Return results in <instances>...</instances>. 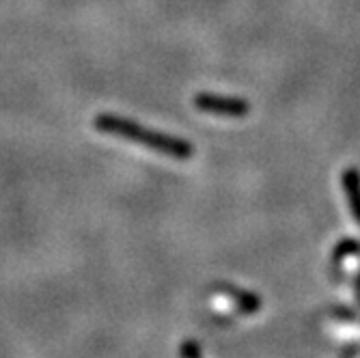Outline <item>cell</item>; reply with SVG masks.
I'll return each instance as SVG.
<instances>
[{"label":"cell","instance_id":"6da1fadb","mask_svg":"<svg viewBox=\"0 0 360 358\" xmlns=\"http://www.w3.org/2000/svg\"><path fill=\"white\" fill-rule=\"evenodd\" d=\"M95 125L97 129H102V132H108L112 136H121V139H127V141H134L136 145H143V147H149L153 151H160L165 155H171V158H179V160H186L194 153V147L181 139H173L169 134H162V132H153V129H147L134 121L129 119H121V117H115V115H100L95 119Z\"/></svg>","mask_w":360,"mask_h":358},{"label":"cell","instance_id":"7a4b0ae2","mask_svg":"<svg viewBox=\"0 0 360 358\" xmlns=\"http://www.w3.org/2000/svg\"><path fill=\"white\" fill-rule=\"evenodd\" d=\"M210 313L218 319L231 321L240 317L255 315L261 309V300L248 291H242L231 285H218L210 291Z\"/></svg>","mask_w":360,"mask_h":358},{"label":"cell","instance_id":"3957f363","mask_svg":"<svg viewBox=\"0 0 360 358\" xmlns=\"http://www.w3.org/2000/svg\"><path fill=\"white\" fill-rule=\"evenodd\" d=\"M194 106L201 113H210L218 117H244L250 110L248 102L238 100V97H220V95H210V93L196 95Z\"/></svg>","mask_w":360,"mask_h":358},{"label":"cell","instance_id":"277c9868","mask_svg":"<svg viewBox=\"0 0 360 358\" xmlns=\"http://www.w3.org/2000/svg\"><path fill=\"white\" fill-rule=\"evenodd\" d=\"M333 270L339 281H349L360 274V244L354 240L343 242L333 257Z\"/></svg>","mask_w":360,"mask_h":358},{"label":"cell","instance_id":"5b68a950","mask_svg":"<svg viewBox=\"0 0 360 358\" xmlns=\"http://www.w3.org/2000/svg\"><path fill=\"white\" fill-rule=\"evenodd\" d=\"M326 331H328L335 339H341V341H354L360 337V321L356 315L352 313H345V311H337V313H330L326 317Z\"/></svg>","mask_w":360,"mask_h":358},{"label":"cell","instance_id":"8992f818","mask_svg":"<svg viewBox=\"0 0 360 358\" xmlns=\"http://www.w3.org/2000/svg\"><path fill=\"white\" fill-rule=\"evenodd\" d=\"M343 188L347 194V201L352 205V212L356 216V220L360 222V175L354 169L343 171Z\"/></svg>","mask_w":360,"mask_h":358},{"label":"cell","instance_id":"52a82bcc","mask_svg":"<svg viewBox=\"0 0 360 358\" xmlns=\"http://www.w3.org/2000/svg\"><path fill=\"white\" fill-rule=\"evenodd\" d=\"M184 358H201L199 347H196V345H188V347L184 350Z\"/></svg>","mask_w":360,"mask_h":358},{"label":"cell","instance_id":"ba28073f","mask_svg":"<svg viewBox=\"0 0 360 358\" xmlns=\"http://www.w3.org/2000/svg\"><path fill=\"white\" fill-rule=\"evenodd\" d=\"M345 358H360V350H354V352H349Z\"/></svg>","mask_w":360,"mask_h":358}]
</instances>
